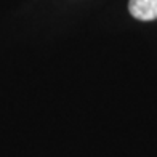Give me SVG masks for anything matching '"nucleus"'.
<instances>
[{
  "label": "nucleus",
  "mask_w": 157,
  "mask_h": 157,
  "mask_svg": "<svg viewBox=\"0 0 157 157\" xmlns=\"http://www.w3.org/2000/svg\"><path fill=\"white\" fill-rule=\"evenodd\" d=\"M128 11L140 21L157 19V0H130Z\"/></svg>",
  "instance_id": "1"
}]
</instances>
